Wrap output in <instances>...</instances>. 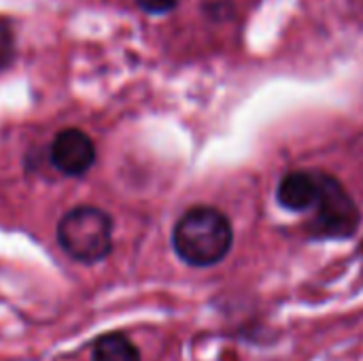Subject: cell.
<instances>
[{
	"mask_svg": "<svg viewBox=\"0 0 363 361\" xmlns=\"http://www.w3.org/2000/svg\"><path fill=\"white\" fill-rule=\"evenodd\" d=\"M232 243L234 230L230 219L213 206L189 209L172 230L174 253L194 268H208L223 262Z\"/></svg>",
	"mask_w": 363,
	"mask_h": 361,
	"instance_id": "obj_1",
	"label": "cell"
},
{
	"mask_svg": "<svg viewBox=\"0 0 363 361\" xmlns=\"http://www.w3.org/2000/svg\"><path fill=\"white\" fill-rule=\"evenodd\" d=\"M62 251L79 264H98L113 251V219L98 206H74L57 223Z\"/></svg>",
	"mask_w": 363,
	"mask_h": 361,
	"instance_id": "obj_2",
	"label": "cell"
},
{
	"mask_svg": "<svg viewBox=\"0 0 363 361\" xmlns=\"http://www.w3.org/2000/svg\"><path fill=\"white\" fill-rule=\"evenodd\" d=\"M313 211L311 234L315 238H351L362 221V213L351 194L328 172H321V194Z\"/></svg>",
	"mask_w": 363,
	"mask_h": 361,
	"instance_id": "obj_3",
	"label": "cell"
},
{
	"mask_svg": "<svg viewBox=\"0 0 363 361\" xmlns=\"http://www.w3.org/2000/svg\"><path fill=\"white\" fill-rule=\"evenodd\" d=\"M49 162L64 177H83L96 162V145L79 128L62 130L51 140Z\"/></svg>",
	"mask_w": 363,
	"mask_h": 361,
	"instance_id": "obj_4",
	"label": "cell"
},
{
	"mask_svg": "<svg viewBox=\"0 0 363 361\" xmlns=\"http://www.w3.org/2000/svg\"><path fill=\"white\" fill-rule=\"evenodd\" d=\"M321 194V172L296 170L281 179L277 189V200L283 209L304 213L317 206Z\"/></svg>",
	"mask_w": 363,
	"mask_h": 361,
	"instance_id": "obj_5",
	"label": "cell"
},
{
	"mask_svg": "<svg viewBox=\"0 0 363 361\" xmlns=\"http://www.w3.org/2000/svg\"><path fill=\"white\" fill-rule=\"evenodd\" d=\"M91 361H140V353L128 336L113 332L96 340Z\"/></svg>",
	"mask_w": 363,
	"mask_h": 361,
	"instance_id": "obj_6",
	"label": "cell"
},
{
	"mask_svg": "<svg viewBox=\"0 0 363 361\" xmlns=\"http://www.w3.org/2000/svg\"><path fill=\"white\" fill-rule=\"evenodd\" d=\"M13 60H15V36L9 21L0 17V72L6 70L13 64Z\"/></svg>",
	"mask_w": 363,
	"mask_h": 361,
	"instance_id": "obj_7",
	"label": "cell"
},
{
	"mask_svg": "<svg viewBox=\"0 0 363 361\" xmlns=\"http://www.w3.org/2000/svg\"><path fill=\"white\" fill-rule=\"evenodd\" d=\"M134 2L149 15H166L179 4V0H134Z\"/></svg>",
	"mask_w": 363,
	"mask_h": 361,
	"instance_id": "obj_8",
	"label": "cell"
},
{
	"mask_svg": "<svg viewBox=\"0 0 363 361\" xmlns=\"http://www.w3.org/2000/svg\"><path fill=\"white\" fill-rule=\"evenodd\" d=\"M204 13L213 19H228L232 17V2L228 0H213V2H204L202 4Z\"/></svg>",
	"mask_w": 363,
	"mask_h": 361,
	"instance_id": "obj_9",
	"label": "cell"
},
{
	"mask_svg": "<svg viewBox=\"0 0 363 361\" xmlns=\"http://www.w3.org/2000/svg\"><path fill=\"white\" fill-rule=\"evenodd\" d=\"M362 251H363V245H362Z\"/></svg>",
	"mask_w": 363,
	"mask_h": 361,
	"instance_id": "obj_10",
	"label": "cell"
}]
</instances>
